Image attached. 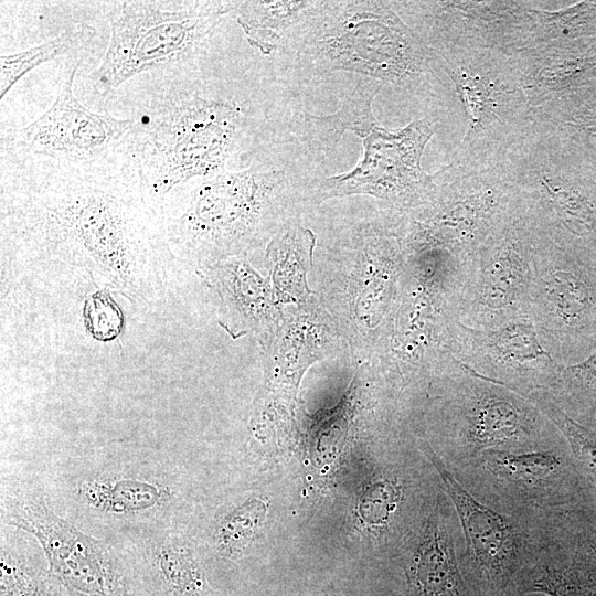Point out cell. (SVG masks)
<instances>
[{"label":"cell","instance_id":"cell-15","mask_svg":"<svg viewBox=\"0 0 596 596\" xmlns=\"http://www.w3.org/2000/svg\"><path fill=\"white\" fill-rule=\"evenodd\" d=\"M414 596H468L450 536L438 515L428 519L407 568Z\"/></svg>","mask_w":596,"mask_h":596},{"label":"cell","instance_id":"cell-3","mask_svg":"<svg viewBox=\"0 0 596 596\" xmlns=\"http://www.w3.org/2000/svg\"><path fill=\"white\" fill-rule=\"evenodd\" d=\"M120 149L136 166L150 198L228 170L244 129L235 103L198 95L158 97L141 108Z\"/></svg>","mask_w":596,"mask_h":596},{"label":"cell","instance_id":"cell-23","mask_svg":"<svg viewBox=\"0 0 596 596\" xmlns=\"http://www.w3.org/2000/svg\"><path fill=\"white\" fill-rule=\"evenodd\" d=\"M488 465L494 473L531 482L552 475L560 460L549 451L491 453Z\"/></svg>","mask_w":596,"mask_h":596},{"label":"cell","instance_id":"cell-11","mask_svg":"<svg viewBox=\"0 0 596 596\" xmlns=\"http://www.w3.org/2000/svg\"><path fill=\"white\" fill-rule=\"evenodd\" d=\"M423 450L457 511L479 578L489 588L503 590L519 570L515 536L510 523L467 491L428 446Z\"/></svg>","mask_w":596,"mask_h":596},{"label":"cell","instance_id":"cell-26","mask_svg":"<svg viewBox=\"0 0 596 596\" xmlns=\"http://www.w3.org/2000/svg\"><path fill=\"white\" fill-rule=\"evenodd\" d=\"M521 280V265L515 252L503 247L490 265L483 296L493 306L508 304Z\"/></svg>","mask_w":596,"mask_h":596},{"label":"cell","instance_id":"cell-19","mask_svg":"<svg viewBox=\"0 0 596 596\" xmlns=\"http://www.w3.org/2000/svg\"><path fill=\"white\" fill-rule=\"evenodd\" d=\"M521 585L526 593L546 596H596V583L573 564H541L524 573Z\"/></svg>","mask_w":596,"mask_h":596},{"label":"cell","instance_id":"cell-6","mask_svg":"<svg viewBox=\"0 0 596 596\" xmlns=\"http://www.w3.org/2000/svg\"><path fill=\"white\" fill-rule=\"evenodd\" d=\"M432 51L440 58L467 115V131L455 164L472 168L503 162L536 121L518 61L483 47Z\"/></svg>","mask_w":596,"mask_h":596},{"label":"cell","instance_id":"cell-12","mask_svg":"<svg viewBox=\"0 0 596 596\" xmlns=\"http://www.w3.org/2000/svg\"><path fill=\"white\" fill-rule=\"evenodd\" d=\"M514 58L536 113L554 109L596 86V43L550 47Z\"/></svg>","mask_w":596,"mask_h":596},{"label":"cell","instance_id":"cell-24","mask_svg":"<svg viewBox=\"0 0 596 596\" xmlns=\"http://www.w3.org/2000/svg\"><path fill=\"white\" fill-rule=\"evenodd\" d=\"M492 347L504 359L512 362L536 361L549 356L528 323H511L491 334Z\"/></svg>","mask_w":596,"mask_h":596},{"label":"cell","instance_id":"cell-28","mask_svg":"<svg viewBox=\"0 0 596 596\" xmlns=\"http://www.w3.org/2000/svg\"><path fill=\"white\" fill-rule=\"evenodd\" d=\"M544 119L565 125L583 136L596 138V86L555 108Z\"/></svg>","mask_w":596,"mask_h":596},{"label":"cell","instance_id":"cell-9","mask_svg":"<svg viewBox=\"0 0 596 596\" xmlns=\"http://www.w3.org/2000/svg\"><path fill=\"white\" fill-rule=\"evenodd\" d=\"M81 60L72 58L60 78L57 95L38 119L6 138V146L61 161H89L116 151L134 125L87 109L73 93Z\"/></svg>","mask_w":596,"mask_h":596},{"label":"cell","instance_id":"cell-25","mask_svg":"<svg viewBox=\"0 0 596 596\" xmlns=\"http://www.w3.org/2000/svg\"><path fill=\"white\" fill-rule=\"evenodd\" d=\"M1 596H58L47 575L1 555Z\"/></svg>","mask_w":596,"mask_h":596},{"label":"cell","instance_id":"cell-14","mask_svg":"<svg viewBox=\"0 0 596 596\" xmlns=\"http://www.w3.org/2000/svg\"><path fill=\"white\" fill-rule=\"evenodd\" d=\"M381 87L377 81L360 77L338 111L329 115H295L294 134L316 158L332 152L347 131L363 138L379 124L372 111V100Z\"/></svg>","mask_w":596,"mask_h":596},{"label":"cell","instance_id":"cell-13","mask_svg":"<svg viewBox=\"0 0 596 596\" xmlns=\"http://www.w3.org/2000/svg\"><path fill=\"white\" fill-rule=\"evenodd\" d=\"M589 43H596V1H581L557 10L525 2L511 55Z\"/></svg>","mask_w":596,"mask_h":596},{"label":"cell","instance_id":"cell-2","mask_svg":"<svg viewBox=\"0 0 596 596\" xmlns=\"http://www.w3.org/2000/svg\"><path fill=\"white\" fill-rule=\"evenodd\" d=\"M306 75L345 72L408 93L433 88L432 49L390 1H313L278 49Z\"/></svg>","mask_w":596,"mask_h":596},{"label":"cell","instance_id":"cell-7","mask_svg":"<svg viewBox=\"0 0 596 596\" xmlns=\"http://www.w3.org/2000/svg\"><path fill=\"white\" fill-rule=\"evenodd\" d=\"M503 166L512 187L539 195L575 246L596 252V173L585 136L536 119Z\"/></svg>","mask_w":596,"mask_h":596},{"label":"cell","instance_id":"cell-4","mask_svg":"<svg viewBox=\"0 0 596 596\" xmlns=\"http://www.w3.org/2000/svg\"><path fill=\"white\" fill-rule=\"evenodd\" d=\"M294 172L268 159L202 179L188 206L164 219L171 259L203 267L237 257L255 240L269 200Z\"/></svg>","mask_w":596,"mask_h":596},{"label":"cell","instance_id":"cell-32","mask_svg":"<svg viewBox=\"0 0 596 596\" xmlns=\"http://www.w3.org/2000/svg\"><path fill=\"white\" fill-rule=\"evenodd\" d=\"M327 596H343V595L340 594L339 592H334V590L330 589V590L327 592Z\"/></svg>","mask_w":596,"mask_h":596},{"label":"cell","instance_id":"cell-5","mask_svg":"<svg viewBox=\"0 0 596 596\" xmlns=\"http://www.w3.org/2000/svg\"><path fill=\"white\" fill-rule=\"evenodd\" d=\"M111 34L99 66L92 72V87L105 97L143 72L164 67L196 53L234 1H149L110 3Z\"/></svg>","mask_w":596,"mask_h":596},{"label":"cell","instance_id":"cell-30","mask_svg":"<svg viewBox=\"0 0 596 596\" xmlns=\"http://www.w3.org/2000/svg\"><path fill=\"white\" fill-rule=\"evenodd\" d=\"M578 395L587 398L594 407H596V350L583 361L567 366L563 371Z\"/></svg>","mask_w":596,"mask_h":596},{"label":"cell","instance_id":"cell-18","mask_svg":"<svg viewBox=\"0 0 596 596\" xmlns=\"http://www.w3.org/2000/svg\"><path fill=\"white\" fill-rule=\"evenodd\" d=\"M155 573L166 596H212L201 565L179 543L167 542L157 550Z\"/></svg>","mask_w":596,"mask_h":596},{"label":"cell","instance_id":"cell-21","mask_svg":"<svg viewBox=\"0 0 596 596\" xmlns=\"http://www.w3.org/2000/svg\"><path fill=\"white\" fill-rule=\"evenodd\" d=\"M92 504L115 512L148 509L161 498V492L151 483L123 480L114 483H92L85 490Z\"/></svg>","mask_w":596,"mask_h":596},{"label":"cell","instance_id":"cell-17","mask_svg":"<svg viewBox=\"0 0 596 596\" xmlns=\"http://www.w3.org/2000/svg\"><path fill=\"white\" fill-rule=\"evenodd\" d=\"M95 29L87 23L68 26L51 40L14 54L0 56V98L28 72L41 64L83 50L94 38Z\"/></svg>","mask_w":596,"mask_h":596},{"label":"cell","instance_id":"cell-1","mask_svg":"<svg viewBox=\"0 0 596 596\" xmlns=\"http://www.w3.org/2000/svg\"><path fill=\"white\" fill-rule=\"evenodd\" d=\"M2 260L84 269L142 308L162 302L171 259L164 216L120 149L61 161L2 145Z\"/></svg>","mask_w":596,"mask_h":596},{"label":"cell","instance_id":"cell-22","mask_svg":"<svg viewBox=\"0 0 596 596\" xmlns=\"http://www.w3.org/2000/svg\"><path fill=\"white\" fill-rule=\"evenodd\" d=\"M519 429V415L505 401H488L473 417L471 436L477 449H486L511 439Z\"/></svg>","mask_w":596,"mask_h":596},{"label":"cell","instance_id":"cell-31","mask_svg":"<svg viewBox=\"0 0 596 596\" xmlns=\"http://www.w3.org/2000/svg\"><path fill=\"white\" fill-rule=\"evenodd\" d=\"M586 139H587V146H588L590 160H592L595 173H596V138L586 137Z\"/></svg>","mask_w":596,"mask_h":596},{"label":"cell","instance_id":"cell-20","mask_svg":"<svg viewBox=\"0 0 596 596\" xmlns=\"http://www.w3.org/2000/svg\"><path fill=\"white\" fill-rule=\"evenodd\" d=\"M268 513V503L251 498L230 511L217 530L220 549L230 557L241 556L262 530Z\"/></svg>","mask_w":596,"mask_h":596},{"label":"cell","instance_id":"cell-16","mask_svg":"<svg viewBox=\"0 0 596 596\" xmlns=\"http://www.w3.org/2000/svg\"><path fill=\"white\" fill-rule=\"evenodd\" d=\"M313 1H234L231 14L251 46L264 55L278 51L284 39Z\"/></svg>","mask_w":596,"mask_h":596},{"label":"cell","instance_id":"cell-27","mask_svg":"<svg viewBox=\"0 0 596 596\" xmlns=\"http://www.w3.org/2000/svg\"><path fill=\"white\" fill-rule=\"evenodd\" d=\"M549 413L566 437L583 472L596 485V437L560 409L552 407Z\"/></svg>","mask_w":596,"mask_h":596},{"label":"cell","instance_id":"cell-8","mask_svg":"<svg viewBox=\"0 0 596 596\" xmlns=\"http://www.w3.org/2000/svg\"><path fill=\"white\" fill-rule=\"evenodd\" d=\"M434 132L425 118L395 131L376 124L362 138V157L352 170L312 182L315 199L368 194L394 205L419 203L433 194L438 181V172L427 174L422 168Z\"/></svg>","mask_w":596,"mask_h":596},{"label":"cell","instance_id":"cell-29","mask_svg":"<svg viewBox=\"0 0 596 596\" xmlns=\"http://www.w3.org/2000/svg\"><path fill=\"white\" fill-rule=\"evenodd\" d=\"M365 500L368 511L364 512V517L373 524H381L387 521L395 510L398 492L392 482L383 481L372 488Z\"/></svg>","mask_w":596,"mask_h":596},{"label":"cell","instance_id":"cell-10","mask_svg":"<svg viewBox=\"0 0 596 596\" xmlns=\"http://www.w3.org/2000/svg\"><path fill=\"white\" fill-rule=\"evenodd\" d=\"M10 523L41 543L50 573L81 596H128L125 576L109 550L54 514L43 500L18 502Z\"/></svg>","mask_w":596,"mask_h":596}]
</instances>
